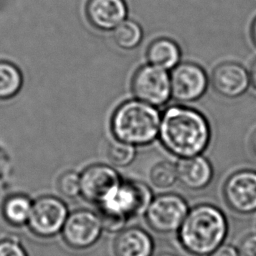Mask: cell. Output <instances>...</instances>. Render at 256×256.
<instances>
[{
	"label": "cell",
	"mask_w": 256,
	"mask_h": 256,
	"mask_svg": "<svg viewBox=\"0 0 256 256\" xmlns=\"http://www.w3.org/2000/svg\"><path fill=\"white\" fill-rule=\"evenodd\" d=\"M159 136L170 153L180 158H188L205 151L211 139V129L207 119L199 111L184 106H172L163 114Z\"/></svg>",
	"instance_id": "obj_1"
},
{
	"label": "cell",
	"mask_w": 256,
	"mask_h": 256,
	"mask_svg": "<svg viewBox=\"0 0 256 256\" xmlns=\"http://www.w3.org/2000/svg\"><path fill=\"white\" fill-rule=\"evenodd\" d=\"M228 232L224 213L211 204L190 208L177 236L182 248L193 256H207L222 245Z\"/></svg>",
	"instance_id": "obj_2"
},
{
	"label": "cell",
	"mask_w": 256,
	"mask_h": 256,
	"mask_svg": "<svg viewBox=\"0 0 256 256\" xmlns=\"http://www.w3.org/2000/svg\"><path fill=\"white\" fill-rule=\"evenodd\" d=\"M152 198L145 183L121 179L97 204L103 229L111 233L121 231L128 221L145 213Z\"/></svg>",
	"instance_id": "obj_3"
},
{
	"label": "cell",
	"mask_w": 256,
	"mask_h": 256,
	"mask_svg": "<svg viewBox=\"0 0 256 256\" xmlns=\"http://www.w3.org/2000/svg\"><path fill=\"white\" fill-rule=\"evenodd\" d=\"M159 112L150 104L130 100L116 108L111 119L115 139L133 146H144L155 140L160 128Z\"/></svg>",
	"instance_id": "obj_4"
},
{
	"label": "cell",
	"mask_w": 256,
	"mask_h": 256,
	"mask_svg": "<svg viewBox=\"0 0 256 256\" xmlns=\"http://www.w3.org/2000/svg\"><path fill=\"white\" fill-rule=\"evenodd\" d=\"M189 209L187 201L179 194L163 193L152 198L144 214L152 230L169 234L178 231Z\"/></svg>",
	"instance_id": "obj_5"
},
{
	"label": "cell",
	"mask_w": 256,
	"mask_h": 256,
	"mask_svg": "<svg viewBox=\"0 0 256 256\" xmlns=\"http://www.w3.org/2000/svg\"><path fill=\"white\" fill-rule=\"evenodd\" d=\"M68 215V207L61 198L41 196L33 201L27 226L37 237L52 238L61 233Z\"/></svg>",
	"instance_id": "obj_6"
},
{
	"label": "cell",
	"mask_w": 256,
	"mask_h": 256,
	"mask_svg": "<svg viewBox=\"0 0 256 256\" xmlns=\"http://www.w3.org/2000/svg\"><path fill=\"white\" fill-rule=\"evenodd\" d=\"M103 225L98 213L78 209L69 213L61 231L65 244L74 250H85L101 238Z\"/></svg>",
	"instance_id": "obj_7"
},
{
	"label": "cell",
	"mask_w": 256,
	"mask_h": 256,
	"mask_svg": "<svg viewBox=\"0 0 256 256\" xmlns=\"http://www.w3.org/2000/svg\"><path fill=\"white\" fill-rule=\"evenodd\" d=\"M133 94L141 101L161 106L166 103L171 94V84L165 69L146 65L139 68L132 79Z\"/></svg>",
	"instance_id": "obj_8"
},
{
	"label": "cell",
	"mask_w": 256,
	"mask_h": 256,
	"mask_svg": "<svg viewBox=\"0 0 256 256\" xmlns=\"http://www.w3.org/2000/svg\"><path fill=\"white\" fill-rule=\"evenodd\" d=\"M227 205L240 214L256 212V171L244 169L229 176L223 188Z\"/></svg>",
	"instance_id": "obj_9"
},
{
	"label": "cell",
	"mask_w": 256,
	"mask_h": 256,
	"mask_svg": "<svg viewBox=\"0 0 256 256\" xmlns=\"http://www.w3.org/2000/svg\"><path fill=\"white\" fill-rule=\"evenodd\" d=\"M171 94L181 102H192L199 99L207 90L208 77L205 70L191 62L177 65L170 78Z\"/></svg>",
	"instance_id": "obj_10"
},
{
	"label": "cell",
	"mask_w": 256,
	"mask_h": 256,
	"mask_svg": "<svg viewBox=\"0 0 256 256\" xmlns=\"http://www.w3.org/2000/svg\"><path fill=\"white\" fill-rule=\"evenodd\" d=\"M122 178L116 169L107 164H92L80 173L81 196L98 204Z\"/></svg>",
	"instance_id": "obj_11"
},
{
	"label": "cell",
	"mask_w": 256,
	"mask_h": 256,
	"mask_svg": "<svg viewBox=\"0 0 256 256\" xmlns=\"http://www.w3.org/2000/svg\"><path fill=\"white\" fill-rule=\"evenodd\" d=\"M214 90L223 97L237 98L250 86L248 70L240 63L226 61L217 65L211 75Z\"/></svg>",
	"instance_id": "obj_12"
},
{
	"label": "cell",
	"mask_w": 256,
	"mask_h": 256,
	"mask_svg": "<svg viewBox=\"0 0 256 256\" xmlns=\"http://www.w3.org/2000/svg\"><path fill=\"white\" fill-rule=\"evenodd\" d=\"M86 15L95 28L111 30L125 20L127 6L124 0H88Z\"/></svg>",
	"instance_id": "obj_13"
},
{
	"label": "cell",
	"mask_w": 256,
	"mask_h": 256,
	"mask_svg": "<svg viewBox=\"0 0 256 256\" xmlns=\"http://www.w3.org/2000/svg\"><path fill=\"white\" fill-rule=\"evenodd\" d=\"M154 248L152 236L138 226L123 228L113 243L115 256H153Z\"/></svg>",
	"instance_id": "obj_14"
},
{
	"label": "cell",
	"mask_w": 256,
	"mask_h": 256,
	"mask_svg": "<svg viewBox=\"0 0 256 256\" xmlns=\"http://www.w3.org/2000/svg\"><path fill=\"white\" fill-rule=\"evenodd\" d=\"M178 180L192 191L206 188L213 179V167L209 160L201 154L181 158L177 164Z\"/></svg>",
	"instance_id": "obj_15"
},
{
	"label": "cell",
	"mask_w": 256,
	"mask_h": 256,
	"mask_svg": "<svg viewBox=\"0 0 256 256\" xmlns=\"http://www.w3.org/2000/svg\"><path fill=\"white\" fill-rule=\"evenodd\" d=\"M181 57L179 46L171 39L158 38L150 43L147 48L148 61L157 67L171 69L175 67Z\"/></svg>",
	"instance_id": "obj_16"
},
{
	"label": "cell",
	"mask_w": 256,
	"mask_h": 256,
	"mask_svg": "<svg viewBox=\"0 0 256 256\" xmlns=\"http://www.w3.org/2000/svg\"><path fill=\"white\" fill-rule=\"evenodd\" d=\"M33 201L24 194H14L8 197L2 206L5 221L15 227L27 225Z\"/></svg>",
	"instance_id": "obj_17"
},
{
	"label": "cell",
	"mask_w": 256,
	"mask_h": 256,
	"mask_svg": "<svg viewBox=\"0 0 256 256\" xmlns=\"http://www.w3.org/2000/svg\"><path fill=\"white\" fill-rule=\"evenodd\" d=\"M22 86V74L13 63L0 60V100L14 97Z\"/></svg>",
	"instance_id": "obj_18"
},
{
	"label": "cell",
	"mask_w": 256,
	"mask_h": 256,
	"mask_svg": "<svg viewBox=\"0 0 256 256\" xmlns=\"http://www.w3.org/2000/svg\"><path fill=\"white\" fill-rule=\"evenodd\" d=\"M151 184L161 190L169 189L178 181L177 165L168 160H162L154 164L149 171Z\"/></svg>",
	"instance_id": "obj_19"
},
{
	"label": "cell",
	"mask_w": 256,
	"mask_h": 256,
	"mask_svg": "<svg viewBox=\"0 0 256 256\" xmlns=\"http://www.w3.org/2000/svg\"><path fill=\"white\" fill-rule=\"evenodd\" d=\"M113 37L119 47L132 49L140 43L142 39V29L136 22L124 20L114 29Z\"/></svg>",
	"instance_id": "obj_20"
},
{
	"label": "cell",
	"mask_w": 256,
	"mask_h": 256,
	"mask_svg": "<svg viewBox=\"0 0 256 256\" xmlns=\"http://www.w3.org/2000/svg\"><path fill=\"white\" fill-rule=\"evenodd\" d=\"M106 156L113 167H126L133 162L136 149L131 144L115 139L108 144Z\"/></svg>",
	"instance_id": "obj_21"
},
{
	"label": "cell",
	"mask_w": 256,
	"mask_h": 256,
	"mask_svg": "<svg viewBox=\"0 0 256 256\" xmlns=\"http://www.w3.org/2000/svg\"><path fill=\"white\" fill-rule=\"evenodd\" d=\"M58 190L62 196L74 199L81 195V185H80V174L69 170L62 173L57 182Z\"/></svg>",
	"instance_id": "obj_22"
},
{
	"label": "cell",
	"mask_w": 256,
	"mask_h": 256,
	"mask_svg": "<svg viewBox=\"0 0 256 256\" xmlns=\"http://www.w3.org/2000/svg\"><path fill=\"white\" fill-rule=\"evenodd\" d=\"M0 256H28L22 244L14 238L0 239Z\"/></svg>",
	"instance_id": "obj_23"
},
{
	"label": "cell",
	"mask_w": 256,
	"mask_h": 256,
	"mask_svg": "<svg viewBox=\"0 0 256 256\" xmlns=\"http://www.w3.org/2000/svg\"><path fill=\"white\" fill-rule=\"evenodd\" d=\"M238 256H256V234L247 235L238 246Z\"/></svg>",
	"instance_id": "obj_24"
},
{
	"label": "cell",
	"mask_w": 256,
	"mask_h": 256,
	"mask_svg": "<svg viewBox=\"0 0 256 256\" xmlns=\"http://www.w3.org/2000/svg\"><path fill=\"white\" fill-rule=\"evenodd\" d=\"M207 256H238V251L231 245H220Z\"/></svg>",
	"instance_id": "obj_25"
},
{
	"label": "cell",
	"mask_w": 256,
	"mask_h": 256,
	"mask_svg": "<svg viewBox=\"0 0 256 256\" xmlns=\"http://www.w3.org/2000/svg\"><path fill=\"white\" fill-rule=\"evenodd\" d=\"M248 72L250 78V85H252L253 88L256 89V58L252 61Z\"/></svg>",
	"instance_id": "obj_26"
},
{
	"label": "cell",
	"mask_w": 256,
	"mask_h": 256,
	"mask_svg": "<svg viewBox=\"0 0 256 256\" xmlns=\"http://www.w3.org/2000/svg\"><path fill=\"white\" fill-rule=\"evenodd\" d=\"M250 36H251V40L253 42V44L256 47V17L253 19L252 23H251V27H250Z\"/></svg>",
	"instance_id": "obj_27"
},
{
	"label": "cell",
	"mask_w": 256,
	"mask_h": 256,
	"mask_svg": "<svg viewBox=\"0 0 256 256\" xmlns=\"http://www.w3.org/2000/svg\"><path fill=\"white\" fill-rule=\"evenodd\" d=\"M251 147H252V151H253V153L255 154V156H256V130H255V132L253 133V135H252V139H251Z\"/></svg>",
	"instance_id": "obj_28"
},
{
	"label": "cell",
	"mask_w": 256,
	"mask_h": 256,
	"mask_svg": "<svg viewBox=\"0 0 256 256\" xmlns=\"http://www.w3.org/2000/svg\"><path fill=\"white\" fill-rule=\"evenodd\" d=\"M157 256H176V255L170 254V253H161V254H159V255H157Z\"/></svg>",
	"instance_id": "obj_29"
}]
</instances>
